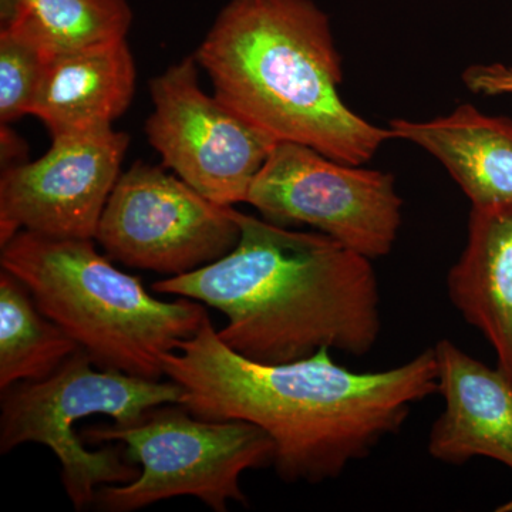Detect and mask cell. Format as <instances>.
Wrapping results in <instances>:
<instances>
[{
    "mask_svg": "<svg viewBox=\"0 0 512 512\" xmlns=\"http://www.w3.org/2000/svg\"><path fill=\"white\" fill-rule=\"evenodd\" d=\"M181 406L201 420H244L275 444L286 483L338 478L402 429L413 404L439 392L434 348L380 372L336 365L330 349L288 363L254 362L222 342L210 318L164 359Z\"/></svg>",
    "mask_w": 512,
    "mask_h": 512,
    "instance_id": "6da1fadb",
    "label": "cell"
},
{
    "mask_svg": "<svg viewBox=\"0 0 512 512\" xmlns=\"http://www.w3.org/2000/svg\"><path fill=\"white\" fill-rule=\"evenodd\" d=\"M241 237L218 261L158 281L153 291L212 306L218 332L259 363L306 359L320 349L362 356L382 330L372 259L322 232H299L237 211Z\"/></svg>",
    "mask_w": 512,
    "mask_h": 512,
    "instance_id": "7a4b0ae2",
    "label": "cell"
},
{
    "mask_svg": "<svg viewBox=\"0 0 512 512\" xmlns=\"http://www.w3.org/2000/svg\"><path fill=\"white\" fill-rule=\"evenodd\" d=\"M194 56L215 96L275 140L349 165L393 140L340 97L342 57L312 0H231Z\"/></svg>",
    "mask_w": 512,
    "mask_h": 512,
    "instance_id": "3957f363",
    "label": "cell"
},
{
    "mask_svg": "<svg viewBox=\"0 0 512 512\" xmlns=\"http://www.w3.org/2000/svg\"><path fill=\"white\" fill-rule=\"evenodd\" d=\"M0 266L103 370L161 380L165 356L210 318L194 299L151 296L140 278L100 255L93 239L20 231L2 245Z\"/></svg>",
    "mask_w": 512,
    "mask_h": 512,
    "instance_id": "277c9868",
    "label": "cell"
},
{
    "mask_svg": "<svg viewBox=\"0 0 512 512\" xmlns=\"http://www.w3.org/2000/svg\"><path fill=\"white\" fill-rule=\"evenodd\" d=\"M183 397L184 387L173 380L99 369L80 349L47 379L2 392L0 453L25 443L49 447L62 466L67 497L83 511L94 505L99 487L130 483L140 468L120 448L87 450L76 433L77 421L103 414L116 424L133 423L148 410L180 404Z\"/></svg>",
    "mask_w": 512,
    "mask_h": 512,
    "instance_id": "5b68a950",
    "label": "cell"
},
{
    "mask_svg": "<svg viewBox=\"0 0 512 512\" xmlns=\"http://www.w3.org/2000/svg\"><path fill=\"white\" fill-rule=\"evenodd\" d=\"M89 443L121 441L127 457L141 466L136 480L103 485L94 505L131 512L175 497H195L217 512L229 501L247 505L239 478L244 471L274 464L275 444L261 427L244 420L210 421L181 404L148 410L128 424L80 431Z\"/></svg>",
    "mask_w": 512,
    "mask_h": 512,
    "instance_id": "8992f818",
    "label": "cell"
},
{
    "mask_svg": "<svg viewBox=\"0 0 512 512\" xmlns=\"http://www.w3.org/2000/svg\"><path fill=\"white\" fill-rule=\"evenodd\" d=\"M274 224H306L369 259L389 255L402 225L394 175L278 141L247 201Z\"/></svg>",
    "mask_w": 512,
    "mask_h": 512,
    "instance_id": "52a82bcc",
    "label": "cell"
},
{
    "mask_svg": "<svg viewBox=\"0 0 512 512\" xmlns=\"http://www.w3.org/2000/svg\"><path fill=\"white\" fill-rule=\"evenodd\" d=\"M239 237L234 208L138 161L120 175L94 239L113 261L180 276L224 258Z\"/></svg>",
    "mask_w": 512,
    "mask_h": 512,
    "instance_id": "ba28073f",
    "label": "cell"
},
{
    "mask_svg": "<svg viewBox=\"0 0 512 512\" xmlns=\"http://www.w3.org/2000/svg\"><path fill=\"white\" fill-rule=\"evenodd\" d=\"M195 56L151 80L154 110L146 133L163 165L208 200L232 207L249 188L278 143L271 134L208 96L198 83Z\"/></svg>",
    "mask_w": 512,
    "mask_h": 512,
    "instance_id": "9c48e42d",
    "label": "cell"
},
{
    "mask_svg": "<svg viewBox=\"0 0 512 512\" xmlns=\"http://www.w3.org/2000/svg\"><path fill=\"white\" fill-rule=\"evenodd\" d=\"M128 144L130 137L113 127L57 134L39 160L5 168L0 178V245L20 231L96 238Z\"/></svg>",
    "mask_w": 512,
    "mask_h": 512,
    "instance_id": "30bf717a",
    "label": "cell"
},
{
    "mask_svg": "<svg viewBox=\"0 0 512 512\" xmlns=\"http://www.w3.org/2000/svg\"><path fill=\"white\" fill-rule=\"evenodd\" d=\"M434 353L446 410L431 427L430 456L454 466L488 457L512 470V377L448 339Z\"/></svg>",
    "mask_w": 512,
    "mask_h": 512,
    "instance_id": "8fae6325",
    "label": "cell"
},
{
    "mask_svg": "<svg viewBox=\"0 0 512 512\" xmlns=\"http://www.w3.org/2000/svg\"><path fill=\"white\" fill-rule=\"evenodd\" d=\"M136 90V64L126 39L46 53L30 116L50 136L113 127Z\"/></svg>",
    "mask_w": 512,
    "mask_h": 512,
    "instance_id": "7c38bea8",
    "label": "cell"
},
{
    "mask_svg": "<svg viewBox=\"0 0 512 512\" xmlns=\"http://www.w3.org/2000/svg\"><path fill=\"white\" fill-rule=\"evenodd\" d=\"M393 138L416 144L436 157L471 201V208L512 205V120L485 116L461 104L429 121L394 119Z\"/></svg>",
    "mask_w": 512,
    "mask_h": 512,
    "instance_id": "4fadbf2b",
    "label": "cell"
},
{
    "mask_svg": "<svg viewBox=\"0 0 512 512\" xmlns=\"http://www.w3.org/2000/svg\"><path fill=\"white\" fill-rule=\"evenodd\" d=\"M447 291L512 377V205L471 208L467 245L448 272Z\"/></svg>",
    "mask_w": 512,
    "mask_h": 512,
    "instance_id": "5bb4252c",
    "label": "cell"
},
{
    "mask_svg": "<svg viewBox=\"0 0 512 512\" xmlns=\"http://www.w3.org/2000/svg\"><path fill=\"white\" fill-rule=\"evenodd\" d=\"M131 22L128 0H0V29L46 53L126 39Z\"/></svg>",
    "mask_w": 512,
    "mask_h": 512,
    "instance_id": "9a60e30c",
    "label": "cell"
},
{
    "mask_svg": "<svg viewBox=\"0 0 512 512\" xmlns=\"http://www.w3.org/2000/svg\"><path fill=\"white\" fill-rule=\"evenodd\" d=\"M79 350V345L40 311L29 289L2 269L0 390L47 379Z\"/></svg>",
    "mask_w": 512,
    "mask_h": 512,
    "instance_id": "2e32d148",
    "label": "cell"
},
{
    "mask_svg": "<svg viewBox=\"0 0 512 512\" xmlns=\"http://www.w3.org/2000/svg\"><path fill=\"white\" fill-rule=\"evenodd\" d=\"M46 52L10 30L0 29V121L30 114Z\"/></svg>",
    "mask_w": 512,
    "mask_h": 512,
    "instance_id": "e0dca14e",
    "label": "cell"
},
{
    "mask_svg": "<svg viewBox=\"0 0 512 512\" xmlns=\"http://www.w3.org/2000/svg\"><path fill=\"white\" fill-rule=\"evenodd\" d=\"M463 82L480 96H512V67L503 63L476 64L463 73Z\"/></svg>",
    "mask_w": 512,
    "mask_h": 512,
    "instance_id": "ac0fdd59",
    "label": "cell"
},
{
    "mask_svg": "<svg viewBox=\"0 0 512 512\" xmlns=\"http://www.w3.org/2000/svg\"><path fill=\"white\" fill-rule=\"evenodd\" d=\"M0 138H2V163L6 165V168L13 167V165H18L16 160L19 161V164H22L23 161H20L19 158L22 154H25V148H22V140L18 136H16L13 131L9 130L8 124H2V134H0Z\"/></svg>",
    "mask_w": 512,
    "mask_h": 512,
    "instance_id": "d6986e66",
    "label": "cell"
},
{
    "mask_svg": "<svg viewBox=\"0 0 512 512\" xmlns=\"http://www.w3.org/2000/svg\"><path fill=\"white\" fill-rule=\"evenodd\" d=\"M498 512H512V500L497 508Z\"/></svg>",
    "mask_w": 512,
    "mask_h": 512,
    "instance_id": "ffe728a7",
    "label": "cell"
}]
</instances>
